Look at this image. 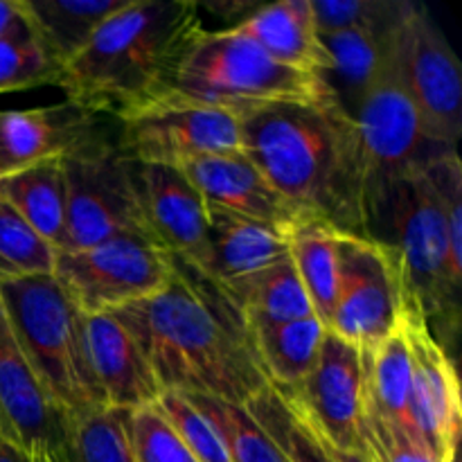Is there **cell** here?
<instances>
[{
	"mask_svg": "<svg viewBox=\"0 0 462 462\" xmlns=\"http://www.w3.org/2000/svg\"><path fill=\"white\" fill-rule=\"evenodd\" d=\"M203 32L192 0H129L63 68L57 86L84 111L122 120L170 93Z\"/></svg>",
	"mask_w": 462,
	"mask_h": 462,
	"instance_id": "3957f363",
	"label": "cell"
},
{
	"mask_svg": "<svg viewBox=\"0 0 462 462\" xmlns=\"http://www.w3.org/2000/svg\"><path fill=\"white\" fill-rule=\"evenodd\" d=\"M129 0H23L32 25L66 68L111 14Z\"/></svg>",
	"mask_w": 462,
	"mask_h": 462,
	"instance_id": "4316f807",
	"label": "cell"
},
{
	"mask_svg": "<svg viewBox=\"0 0 462 462\" xmlns=\"http://www.w3.org/2000/svg\"><path fill=\"white\" fill-rule=\"evenodd\" d=\"M134 462H199L156 404L129 411Z\"/></svg>",
	"mask_w": 462,
	"mask_h": 462,
	"instance_id": "8d00e7d4",
	"label": "cell"
},
{
	"mask_svg": "<svg viewBox=\"0 0 462 462\" xmlns=\"http://www.w3.org/2000/svg\"><path fill=\"white\" fill-rule=\"evenodd\" d=\"M12 332L45 391L70 418L104 409L86 346V316L52 275L0 280Z\"/></svg>",
	"mask_w": 462,
	"mask_h": 462,
	"instance_id": "277c9868",
	"label": "cell"
},
{
	"mask_svg": "<svg viewBox=\"0 0 462 462\" xmlns=\"http://www.w3.org/2000/svg\"><path fill=\"white\" fill-rule=\"evenodd\" d=\"M239 34L255 41L271 59L293 70L325 77L332 59L316 30L311 0H278L262 5L251 18L239 23Z\"/></svg>",
	"mask_w": 462,
	"mask_h": 462,
	"instance_id": "44dd1931",
	"label": "cell"
},
{
	"mask_svg": "<svg viewBox=\"0 0 462 462\" xmlns=\"http://www.w3.org/2000/svg\"><path fill=\"white\" fill-rule=\"evenodd\" d=\"M61 165L68 201L66 251L90 248L122 233H144L131 183V161L117 138L95 125L63 153Z\"/></svg>",
	"mask_w": 462,
	"mask_h": 462,
	"instance_id": "ba28073f",
	"label": "cell"
},
{
	"mask_svg": "<svg viewBox=\"0 0 462 462\" xmlns=\"http://www.w3.org/2000/svg\"><path fill=\"white\" fill-rule=\"evenodd\" d=\"M404 23L393 34L382 68L355 113L368 171L370 230L388 189L422 165L424 158L438 149L424 140L418 111L406 84L402 43Z\"/></svg>",
	"mask_w": 462,
	"mask_h": 462,
	"instance_id": "52a82bcc",
	"label": "cell"
},
{
	"mask_svg": "<svg viewBox=\"0 0 462 462\" xmlns=\"http://www.w3.org/2000/svg\"><path fill=\"white\" fill-rule=\"evenodd\" d=\"M63 66L21 9L0 34V95L59 84Z\"/></svg>",
	"mask_w": 462,
	"mask_h": 462,
	"instance_id": "f1b7e54d",
	"label": "cell"
},
{
	"mask_svg": "<svg viewBox=\"0 0 462 462\" xmlns=\"http://www.w3.org/2000/svg\"><path fill=\"white\" fill-rule=\"evenodd\" d=\"M75 418L52 400L32 370L0 302V436L27 454L52 460Z\"/></svg>",
	"mask_w": 462,
	"mask_h": 462,
	"instance_id": "9a60e30c",
	"label": "cell"
},
{
	"mask_svg": "<svg viewBox=\"0 0 462 462\" xmlns=\"http://www.w3.org/2000/svg\"><path fill=\"white\" fill-rule=\"evenodd\" d=\"M289 257L287 233L228 212L208 210L201 273L226 284Z\"/></svg>",
	"mask_w": 462,
	"mask_h": 462,
	"instance_id": "ffe728a7",
	"label": "cell"
},
{
	"mask_svg": "<svg viewBox=\"0 0 462 462\" xmlns=\"http://www.w3.org/2000/svg\"><path fill=\"white\" fill-rule=\"evenodd\" d=\"M210 12H215L221 21H233L230 30L237 27L239 23H244L246 18H251L257 9L262 7L260 3L251 5V3H242V0H228V3H208L206 5Z\"/></svg>",
	"mask_w": 462,
	"mask_h": 462,
	"instance_id": "74e56055",
	"label": "cell"
},
{
	"mask_svg": "<svg viewBox=\"0 0 462 462\" xmlns=\"http://www.w3.org/2000/svg\"><path fill=\"white\" fill-rule=\"evenodd\" d=\"M406 16L393 25L361 27V30L341 32V34L320 36L332 59V70L325 75V79L337 95V102L341 104L343 111L350 113L352 117L382 68L393 34L406 21Z\"/></svg>",
	"mask_w": 462,
	"mask_h": 462,
	"instance_id": "cb8c5ba5",
	"label": "cell"
},
{
	"mask_svg": "<svg viewBox=\"0 0 462 462\" xmlns=\"http://www.w3.org/2000/svg\"><path fill=\"white\" fill-rule=\"evenodd\" d=\"M382 224L393 233L383 244L400 262L406 302L429 325L433 319L456 320L462 273L454 266L445 219L422 165L388 189L374 215L373 237Z\"/></svg>",
	"mask_w": 462,
	"mask_h": 462,
	"instance_id": "8992f818",
	"label": "cell"
},
{
	"mask_svg": "<svg viewBox=\"0 0 462 462\" xmlns=\"http://www.w3.org/2000/svg\"><path fill=\"white\" fill-rule=\"evenodd\" d=\"M409 0H311L316 30L320 36L341 34L361 27H383L402 21Z\"/></svg>",
	"mask_w": 462,
	"mask_h": 462,
	"instance_id": "836d02e7",
	"label": "cell"
},
{
	"mask_svg": "<svg viewBox=\"0 0 462 462\" xmlns=\"http://www.w3.org/2000/svg\"><path fill=\"white\" fill-rule=\"evenodd\" d=\"M365 365V411L374 418L404 429L413 436L409 418L411 383H413V355L404 316L395 332L388 334L370 352H364ZM415 438V436H413ZM418 440V438H415Z\"/></svg>",
	"mask_w": 462,
	"mask_h": 462,
	"instance_id": "d4e9b609",
	"label": "cell"
},
{
	"mask_svg": "<svg viewBox=\"0 0 462 462\" xmlns=\"http://www.w3.org/2000/svg\"><path fill=\"white\" fill-rule=\"evenodd\" d=\"M131 183L143 228L158 246L199 266L206 251L208 208L180 167L131 161Z\"/></svg>",
	"mask_w": 462,
	"mask_h": 462,
	"instance_id": "2e32d148",
	"label": "cell"
},
{
	"mask_svg": "<svg viewBox=\"0 0 462 462\" xmlns=\"http://www.w3.org/2000/svg\"><path fill=\"white\" fill-rule=\"evenodd\" d=\"M18 9H21V0H0V34L7 30V25L14 21Z\"/></svg>",
	"mask_w": 462,
	"mask_h": 462,
	"instance_id": "ab89813d",
	"label": "cell"
},
{
	"mask_svg": "<svg viewBox=\"0 0 462 462\" xmlns=\"http://www.w3.org/2000/svg\"><path fill=\"white\" fill-rule=\"evenodd\" d=\"M280 393L293 402V406L332 449L368 454L365 365L359 347L328 329L319 359L305 382L293 391Z\"/></svg>",
	"mask_w": 462,
	"mask_h": 462,
	"instance_id": "7c38bea8",
	"label": "cell"
},
{
	"mask_svg": "<svg viewBox=\"0 0 462 462\" xmlns=\"http://www.w3.org/2000/svg\"><path fill=\"white\" fill-rule=\"evenodd\" d=\"M451 462H460V456H456V458H454V460H451Z\"/></svg>",
	"mask_w": 462,
	"mask_h": 462,
	"instance_id": "b9f144b4",
	"label": "cell"
},
{
	"mask_svg": "<svg viewBox=\"0 0 462 462\" xmlns=\"http://www.w3.org/2000/svg\"><path fill=\"white\" fill-rule=\"evenodd\" d=\"M156 409L165 415L199 462H233L215 424L189 402L185 393L162 391Z\"/></svg>",
	"mask_w": 462,
	"mask_h": 462,
	"instance_id": "e575fe53",
	"label": "cell"
},
{
	"mask_svg": "<svg viewBox=\"0 0 462 462\" xmlns=\"http://www.w3.org/2000/svg\"><path fill=\"white\" fill-rule=\"evenodd\" d=\"M338 230L319 219H300L287 233L289 255L314 314L329 329L338 291Z\"/></svg>",
	"mask_w": 462,
	"mask_h": 462,
	"instance_id": "484cf974",
	"label": "cell"
},
{
	"mask_svg": "<svg viewBox=\"0 0 462 462\" xmlns=\"http://www.w3.org/2000/svg\"><path fill=\"white\" fill-rule=\"evenodd\" d=\"M332 449V447H329ZM332 456L337 462H374L368 454H346V451L332 449Z\"/></svg>",
	"mask_w": 462,
	"mask_h": 462,
	"instance_id": "60d3db41",
	"label": "cell"
},
{
	"mask_svg": "<svg viewBox=\"0 0 462 462\" xmlns=\"http://www.w3.org/2000/svg\"><path fill=\"white\" fill-rule=\"evenodd\" d=\"M57 248L0 199V280L52 275Z\"/></svg>",
	"mask_w": 462,
	"mask_h": 462,
	"instance_id": "d6a6232c",
	"label": "cell"
},
{
	"mask_svg": "<svg viewBox=\"0 0 462 462\" xmlns=\"http://www.w3.org/2000/svg\"><path fill=\"white\" fill-rule=\"evenodd\" d=\"M255 422L273 438L289 462H337L328 442L314 431L287 395L269 383L246 404Z\"/></svg>",
	"mask_w": 462,
	"mask_h": 462,
	"instance_id": "f546056e",
	"label": "cell"
},
{
	"mask_svg": "<svg viewBox=\"0 0 462 462\" xmlns=\"http://www.w3.org/2000/svg\"><path fill=\"white\" fill-rule=\"evenodd\" d=\"M113 316L135 338L162 391L244 406L269 386L239 307L180 257L171 255V278L161 291Z\"/></svg>",
	"mask_w": 462,
	"mask_h": 462,
	"instance_id": "6da1fadb",
	"label": "cell"
},
{
	"mask_svg": "<svg viewBox=\"0 0 462 462\" xmlns=\"http://www.w3.org/2000/svg\"><path fill=\"white\" fill-rule=\"evenodd\" d=\"M90 368L111 409L135 411L156 404L162 388L129 329L113 314L86 316Z\"/></svg>",
	"mask_w": 462,
	"mask_h": 462,
	"instance_id": "ac0fdd59",
	"label": "cell"
},
{
	"mask_svg": "<svg viewBox=\"0 0 462 462\" xmlns=\"http://www.w3.org/2000/svg\"><path fill=\"white\" fill-rule=\"evenodd\" d=\"M117 125L122 152L143 165L183 167L203 156L242 152L239 117L203 104L162 99Z\"/></svg>",
	"mask_w": 462,
	"mask_h": 462,
	"instance_id": "8fae6325",
	"label": "cell"
},
{
	"mask_svg": "<svg viewBox=\"0 0 462 462\" xmlns=\"http://www.w3.org/2000/svg\"><path fill=\"white\" fill-rule=\"evenodd\" d=\"M0 462H48V460L27 454L25 449H21V447L14 445L12 440L0 436Z\"/></svg>",
	"mask_w": 462,
	"mask_h": 462,
	"instance_id": "f35d334b",
	"label": "cell"
},
{
	"mask_svg": "<svg viewBox=\"0 0 462 462\" xmlns=\"http://www.w3.org/2000/svg\"><path fill=\"white\" fill-rule=\"evenodd\" d=\"M185 171L208 210L228 212L289 233L302 217L244 152L203 156L185 162Z\"/></svg>",
	"mask_w": 462,
	"mask_h": 462,
	"instance_id": "e0dca14e",
	"label": "cell"
},
{
	"mask_svg": "<svg viewBox=\"0 0 462 462\" xmlns=\"http://www.w3.org/2000/svg\"><path fill=\"white\" fill-rule=\"evenodd\" d=\"M188 397L215 424L233 462H289L273 438L248 413L246 406L228 404L206 395Z\"/></svg>",
	"mask_w": 462,
	"mask_h": 462,
	"instance_id": "1f68e13d",
	"label": "cell"
},
{
	"mask_svg": "<svg viewBox=\"0 0 462 462\" xmlns=\"http://www.w3.org/2000/svg\"><path fill=\"white\" fill-rule=\"evenodd\" d=\"M0 199L59 253L66 251L68 201L61 158H48L0 176Z\"/></svg>",
	"mask_w": 462,
	"mask_h": 462,
	"instance_id": "603a6c76",
	"label": "cell"
},
{
	"mask_svg": "<svg viewBox=\"0 0 462 462\" xmlns=\"http://www.w3.org/2000/svg\"><path fill=\"white\" fill-rule=\"evenodd\" d=\"M162 99L203 104L244 117L278 104H334L337 95L325 77L282 66L237 30H206Z\"/></svg>",
	"mask_w": 462,
	"mask_h": 462,
	"instance_id": "5b68a950",
	"label": "cell"
},
{
	"mask_svg": "<svg viewBox=\"0 0 462 462\" xmlns=\"http://www.w3.org/2000/svg\"><path fill=\"white\" fill-rule=\"evenodd\" d=\"M404 325L413 355L409 418L413 436L436 462L458 456L462 429V397L456 365L431 325L406 302Z\"/></svg>",
	"mask_w": 462,
	"mask_h": 462,
	"instance_id": "5bb4252c",
	"label": "cell"
},
{
	"mask_svg": "<svg viewBox=\"0 0 462 462\" xmlns=\"http://www.w3.org/2000/svg\"><path fill=\"white\" fill-rule=\"evenodd\" d=\"M230 300L244 316H262L271 320H296L316 316L302 287L291 255L266 269L221 284Z\"/></svg>",
	"mask_w": 462,
	"mask_h": 462,
	"instance_id": "83f0119b",
	"label": "cell"
},
{
	"mask_svg": "<svg viewBox=\"0 0 462 462\" xmlns=\"http://www.w3.org/2000/svg\"><path fill=\"white\" fill-rule=\"evenodd\" d=\"M449 235L454 266L462 273V162L456 149H436L422 162Z\"/></svg>",
	"mask_w": 462,
	"mask_h": 462,
	"instance_id": "d590c367",
	"label": "cell"
},
{
	"mask_svg": "<svg viewBox=\"0 0 462 462\" xmlns=\"http://www.w3.org/2000/svg\"><path fill=\"white\" fill-rule=\"evenodd\" d=\"M404 307L395 251L382 239L338 235V291L329 329L370 352L400 328Z\"/></svg>",
	"mask_w": 462,
	"mask_h": 462,
	"instance_id": "30bf717a",
	"label": "cell"
},
{
	"mask_svg": "<svg viewBox=\"0 0 462 462\" xmlns=\"http://www.w3.org/2000/svg\"><path fill=\"white\" fill-rule=\"evenodd\" d=\"M404 72L424 140L456 149L462 134V68L431 14L415 5L404 23Z\"/></svg>",
	"mask_w": 462,
	"mask_h": 462,
	"instance_id": "4fadbf2b",
	"label": "cell"
},
{
	"mask_svg": "<svg viewBox=\"0 0 462 462\" xmlns=\"http://www.w3.org/2000/svg\"><path fill=\"white\" fill-rule=\"evenodd\" d=\"M48 462H134L129 411L104 406L75 418L63 449Z\"/></svg>",
	"mask_w": 462,
	"mask_h": 462,
	"instance_id": "4dcf8cb0",
	"label": "cell"
},
{
	"mask_svg": "<svg viewBox=\"0 0 462 462\" xmlns=\"http://www.w3.org/2000/svg\"><path fill=\"white\" fill-rule=\"evenodd\" d=\"M253 350L273 388L293 391L305 382L319 359L328 328L319 316L296 320H271L244 316Z\"/></svg>",
	"mask_w": 462,
	"mask_h": 462,
	"instance_id": "7402d4cb",
	"label": "cell"
},
{
	"mask_svg": "<svg viewBox=\"0 0 462 462\" xmlns=\"http://www.w3.org/2000/svg\"><path fill=\"white\" fill-rule=\"evenodd\" d=\"M242 152L300 212L373 237L359 129L341 104H278L239 117Z\"/></svg>",
	"mask_w": 462,
	"mask_h": 462,
	"instance_id": "7a4b0ae2",
	"label": "cell"
},
{
	"mask_svg": "<svg viewBox=\"0 0 462 462\" xmlns=\"http://www.w3.org/2000/svg\"><path fill=\"white\" fill-rule=\"evenodd\" d=\"M54 278L84 316L113 314L161 291L171 278V255L135 230L81 251L57 253Z\"/></svg>",
	"mask_w": 462,
	"mask_h": 462,
	"instance_id": "9c48e42d",
	"label": "cell"
},
{
	"mask_svg": "<svg viewBox=\"0 0 462 462\" xmlns=\"http://www.w3.org/2000/svg\"><path fill=\"white\" fill-rule=\"evenodd\" d=\"M97 125L72 102L27 111H0V176L48 158H61Z\"/></svg>",
	"mask_w": 462,
	"mask_h": 462,
	"instance_id": "d6986e66",
	"label": "cell"
}]
</instances>
